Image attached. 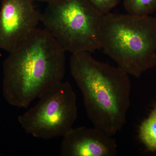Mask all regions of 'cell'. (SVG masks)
Here are the masks:
<instances>
[{
    "label": "cell",
    "mask_w": 156,
    "mask_h": 156,
    "mask_svg": "<svg viewBox=\"0 0 156 156\" xmlns=\"http://www.w3.org/2000/svg\"><path fill=\"white\" fill-rule=\"evenodd\" d=\"M66 51L46 29L37 28L10 52L3 63V92L8 102L26 108L62 82Z\"/></svg>",
    "instance_id": "1"
},
{
    "label": "cell",
    "mask_w": 156,
    "mask_h": 156,
    "mask_svg": "<svg viewBox=\"0 0 156 156\" xmlns=\"http://www.w3.org/2000/svg\"><path fill=\"white\" fill-rule=\"evenodd\" d=\"M70 69L94 127L113 136L126 124L131 90L129 75L87 52L72 54Z\"/></svg>",
    "instance_id": "2"
},
{
    "label": "cell",
    "mask_w": 156,
    "mask_h": 156,
    "mask_svg": "<svg viewBox=\"0 0 156 156\" xmlns=\"http://www.w3.org/2000/svg\"><path fill=\"white\" fill-rule=\"evenodd\" d=\"M101 49L128 75L139 78L156 65V18L109 13L101 27Z\"/></svg>",
    "instance_id": "3"
},
{
    "label": "cell",
    "mask_w": 156,
    "mask_h": 156,
    "mask_svg": "<svg viewBox=\"0 0 156 156\" xmlns=\"http://www.w3.org/2000/svg\"><path fill=\"white\" fill-rule=\"evenodd\" d=\"M104 16L88 0H58L48 4L41 22L65 51L91 53L101 49Z\"/></svg>",
    "instance_id": "4"
},
{
    "label": "cell",
    "mask_w": 156,
    "mask_h": 156,
    "mask_svg": "<svg viewBox=\"0 0 156 156\" xmlns=\"http://www.w3.org/2000/svg\"><path fill=\"white\" fill-rule=\"evenodd\" d=\"M39 98L35 106L18 117L21 127L40 139L63 137L73 128L77 116L76 95L70 84L62 81Z\"/></svg>",
    "instance_id": "5"
},
{
    "label": "cell",
    "mask_w": 156,
    "mask_h": 156,
    "mask_svg": "<svg viewBox=\"0 0 156 156\" xmlns=\"http://www.w3.org/2000/svg\"><path fill=\"white\" fill-rule=\"evenodd\" d=\"M34 0H1L0 49L10 53L27 35L37 28L41 14Z\"/></svg>",
    "instance_id": "6"
},
{
    "label": "cell",
    "mask_w": 156,
    "mask_h": 156,
    "mask_svg": "<svg viewBox=\"0 0 156 156\" xmlns=\"http://www.w3.org/2000/svg\"><path fill=\"white\" fill-rule=\"evenodd\" d=\"M117 145L113 136L95 128H72L63 136L62 156H115Z\"/></svg>",
    "instance_id": "7"
},
{
    "label": "cell",
    "mask_w": 156,
    "mask_h": 156,
    "mask_svg": "<svg viewBox=\"0 0 156 156\" xmlns=\"http://www.w3.org/2000/svg\"><path fill=\"white\" fill-rule=\"evenodd\" d=\"M139 138L149 150L156 152V105L139 128Z\"/></svg>",
    "instance_id": "8"
},
{
    "label": "cell",
    "mask_w": 156,
    "mask_h": 156,
    "mask_svg": "<svg viewBox=\"0 0 156 156\" xmlns=\"http://www.w3.org/2000/svg\"><path fill=\"white\" fill-rule=\"evenodd\" d=\"M128 14L138 16H150L156 11V0H123Z\"/></svg>",
    "instance_id": "9"
},
{
    "label": "cell",
    "mask_w": 156,
    "mask_h": 156,
    "mask_svg": "<svg viewBox=\"0 0 156 156\" xmlns=\"http://www.w3.org/2000/svg\"><path fill=\"white\" fill-rule=\"evenodd\" d=\"M89 2L101 14L110 13L112 9L119 3L120 0H88Z\"/></svg>",
    "instance_id": "10"
},
{
    "label": "cell",
    "mask_w": 156,
    "mask_h": 156,
    "mask_svg": "<svg viewBox=\"0 0 156 156\" xmlns=\"http://www.w3.org/2000/svg\"><path fill=\"white\" fill-rule=\"evenodd\" d=\"M34 1H37V2H41L48 3V4L56 2L58 0H34Z\"/></svg>",
    "instance_id": "11"
}]
</instances>
